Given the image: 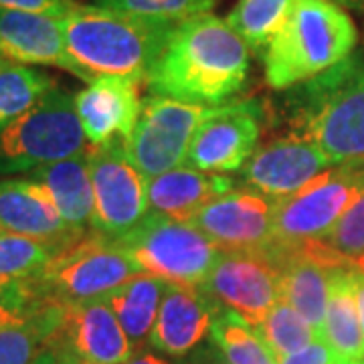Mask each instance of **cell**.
I'll list each match as a JSON object with an SVG mask.
<instances>
[{
  "mask_svg": "<svg viewBox=\"0 0 364 364\" xmlns=\"http://www.w3.org/2000/svg\"><path fill=\"white\" fill-rule=\"evenodd\" d=\"M328 251L338 255L340 259L346 263H356L364 257V184L360 193L352 200V205L344 215L340 217L338 223L332 227V231L320 239Z\"/></svg>",
  "mask_w": 364,
  "mask_h": 364,
  "instance_id": "cell-31",
  "label": "cell"
},
{
  "mask_svg": "<svg viewBox=\"0 0 364 364\" xmlns=\"http://www.w3.org/2000/svg\"><path fill=\"white\" fill-rule=\"evenodd\" d=\"M0 59H2V57H0Z\"/></svg>",
  "mask_w": 364,
  "mask_h": 364,
  "instance_id": "cell-44",
  "label": "cell"
},
{
  "mask_svg": "<svg viewBox=\"0 0 364 364\" xmlns=\"http://www.w3.org/2000/svg\"><path fill=\"white\" fill-rule=\"evenodd\" d=\"M352 265H340L332 273L326 306L322 340L336 354L338 364L364 363V328L354 296Z\"/></svg>",
  "mask_w": 364,
  "mask_h": 364,
  "instance_id": "cell-23",
  "label": "cell"
},
{
  "mask_svg": "<svg viewBox=\"0 0 364 364\" xmlns=\"http://www.w3.org/2000/svg\"><path fill=\"white\" fill-rule=\"evenodd\" d=\"M291 4L294 0H237L225 21L251 51L261 53L284 25Z\"/></svg>",
  "mask_w": 364,
  "mask_h": 364,
  "instance_id": "cell-25",
  "label": "cell"
},
{
  "mask_svg": "<svg viewBox=\"0 0 364 364\" xmlns=\"http://www.w3.org/2000/svg\"><path fill=\"white\" fill-rule=\"evenodd\" d=\"M360 178H363V184H364V166L360 168Z\"/></svg>",
  "mask_w": 364,
  "mask_h": 364,
  "instance_id": "cell-42",
  "label": "cell"
},
{
  "mask_svg": "<svg viewBox=\"0 0 364 364\" xmlns=\"http://www.w3.org/2000/svg\"><path fill=\"white\" fill-rule=\"evenodd\" d=\"M53 87H57L55 79L39 69L4 63L0 67V130L25 114Z\"/></svg>",
  "mask_w": 364,
  "mask_h": 364,
  "instance_id": "cell-27",
  "label": "cell"
},
{
  "mask_svg": "<svg viewBox=\"0 0 364 364\" xmlns=\"http://www.w3.org/2000/svg\"><path fill=\"white\" fill-rule=\"evenodd\" d=\"M166 286L168 284L164 279H158L148 273H138L130 282L105 296L134 352L144 350L150 344Z\"/></svg>",
  "mask_w": 364,
  "mask_h": 364,
  "instance_id": "cell-24",
  "label": "cell"
},
{
  "mask_svg": "<svg viewBox=\"0 0 364 364\" xmlns=\"http://www.w3.org/2000/svg\"><path fill=\"white\" fill-rule=\"evenodd\" d=\"M275 249L282 265L279 299L287 301L322 338L332 273L340 265H352L314 241L296 249Z\"/></svg>",
  "mask_w": 364,
  "mask_h": 364,
  "instance_id": "cell-15",
  "label": "cell"
},
{
  "mask_svg": "<svg viewBox=\"0 0 364 364\" xmlns=\"http://www.w3.org/2000/svg\"><path fill=\"white\" fill-rule=\"evenodd\" d=\"M124 364H168L162 356H158L150 350H136Z\"/></svg>",
  "mask_w": 364,
  "mask_h": 364,
  "instance_id": "cell-38",
  "label": "cell"
},
{
  "mask_svg": "<svg viewBox=\"0 0 364 364\" xmlns=\"http://www.w3.org/2000/svg\"><path fill=\"white\" fill-rule=\"evenodd\" d=\"M352 284H354V296H356V306L360 314V322L364 328V272L360 267H352Z\"/></svg>",
  "mask_w": 364,
  "mask_h": 364,
  "instance_id": "cell-36",
  "label": "cell"
},
{
  "mask_svg": "<svg viewBox=\"0 0 364 364\" xmlns=\"http://www.w3.org/2000/svg\"><path fill=\"white\" fill-rule=\"evenodd\" d=\"M116 241L140 272L178 286H200L223 253L191 223L158 213H148Z\"/></svg>",
  "mask_w": 364,
  "mask_h": 364,
  "instance_id": "cell-6",
  "label": "cell"
},
{
  "mask_svg": "<svg viewBox=\"0 0 364 364\" xmlns=\"http://www.w3.org/2000/svg\"><path fill=\"white\" fill-rule=\"evenodd\" d=\"M354 265H356V267H360V269H363V272H364V257H363V259H358V261H356V263H354Z\"/></svg>",
  "mask_w": 364,
  "mask_h": 364,
  "instance_id": "cell-41",
  "label": "cell"
},
{
  "mask_svg": "<svg viewBox=\"0 0 364 364\" xmlns=\"http://www.w3.org/2000/svg\"><path fill=\"white\" fill-rule=\"evenodd\" d=\"M247 75V43L227 21L207 13L174 26L146 85L160 97L221 105L241 91Z\"/></svg>",
  "mask_w": 364,
  "mask_h": 364,
  "instance_id": "cell-1",
  "label": "cell"
},
{
  "mask_svg": "<svg viewBox=\"0 0 364 364\" xmlns=\"http://www.w3.org/2000/svg\"><path fill=\"white\" fill-rule=\"evenodd\" d=\"M0 227L63 249L83 239L61 217L47 186L35 178L0 181Z\"/></svg>",
  "mask_w": 364,
  "mask_h": 364,
  "instance_id": "cell-19",
  "label": "cell"
},
{
  "mask_svg": "<svg viewBox=\"0 0 364 364\" xmlns=\"http://www.w3.org/2000/svg\"><path fill=\"white\" fill-rule=\"evenodd\" d=\"M291 95L296 134L310 138L332 166H364V59L352 53Z\"/></svg>",
  "mask_w": 364,
  "mask_h": 364,
  "instance_id": "cell-3",
  "label": "cell"
},
{
  "mask_svg": "<svg viewBox=\"0 0 364 364\" xmlns=\"http://www.w3.org/2000/svg\"><path fill=\"white\" fill-rule=\"evenodd\" d=\"M279 257L269 247L223 251L200 287L223 310H231L245 324L259 328L279 301Z\"/></svg>",
  "mask_w": 364,
  "mask_h": 364,
  "instance_id": "cell-11",
  "label": "cell"
},
{
  "mask_svg": "<svg viewBox=\"0 0 364 364\" xmlns=\"http://www.w3.org/2000/svg\"><path fill=\"white\" fill-rule=\"evenodd\" d=\"M334 2L340 4L342 9H350V11L364 14V0H334Z\"/></svg>",
  "mask_w": 364,
  "mask_h": 364,
  "instance_id": "cell-39",
  "label": "cell"
},
{
  "mask_svg": "<svg viewBox=\"0 0 364 364\" xmlns=\"http://www.w3.org/2000/svg\"><path fill=\"white\" fill-rule=\"evenodd\" d=\"M229 191H233L229 176L186 164L148 178V205L150 213L191 221L205 205Z\"/></svg>",
  "mask_w": 364,
  "mask_h": 364,
  "instance_id": "cell-21",
  "label": "cell"
},
{
  "mask_svg": "<svg viewBox=\"0 0 364 364\" xmlns=\"http://www.w3.org/2000/svg\"><path fill=\"white\" fill-rule=\"evenodd\" d=\"M277 364H338V358L324 340L316 338L301 350L277 358Z\"/></svg>",
  "mask_w": 364,
  "mask_h": 364,
  "instance_id": "cell-34",
  "label": "cell"
},
{
  "mask_svg": "<svg viewBox=\"0 0 364 364\" xmlns=\"http://www.w3.org/2000/svg\"><path fill=\"white\" fill-rule=\"evenodd\" d=\"M217 0H97V6L162 23H184L207 14Z\"/></svg>",
  "mask_w": 364,
  "mask_h": 364,
  "instance_id": "cell-30",
  "label": "cell"
},
{
  "mask_svg": "<svg viewBox=\"0 0 364 364\" xmlns=\"http://www.w3.org/2000/svg\"><path fill=\"white\" fill-rule=\"evenodd\" d=\"M208 338L231 364H277L259 334L231 310H223L213 320Z\"/></svg>",
  "mask_w": 364,
  "mask_h": 364,
  "instance_id": "cell-26",
  "label": "cell"
},
{
  "mask_svg": "<svg viewBox=\"0 0 364 364\" xmlns=\"http://www.w3.org/2000/svg\"><path fill=\"white\" fill-rule=\"evenodd\" d=\"M215 107L152 95L142 104L138 124L126 140L132 162L146 178L182 166L196 130Z\"/></svg>",
  "mask_w": 364,
  "mask_h": 364,
  "instance_id": "cell-9",
  "label": "cell"
},
{
  "mask_svg": "<svg viewBox=\"0 0 364 364\" xmlns=\"http://www.w3.org/2000/svg\"><path fill=\"white\" fill-rule=\"evenodd\" d=\"M61 251L65 249L0 227V275L4 277L35 279Z\"/></svg>",
  "mask_w": 364,
  "mask_h": 364,
  "instance_id": "cell-28",
  "label": "cell"
},
{
  "mask_svg": "<svg viewBox=\"0 0 364 364\" xmlns=\"http://www.w3.org/2000/svg\"><path fill=\"white\" fill-rule=\"evenodd\" d=\"M4 63H9V61H4V59H0V67L4 65Z\"/></svg>",
  "mask_w": 364,
  "mask_h": 364,
  "instance_id": "cell-43",
  "label": "cell"
},
{
  "mask_svg": "<svg viewBox=\"0 0 364 364\" xmlns=\"http://www.w3.org/2000/svg\"><path fill=\"white\" fill-rule=\"evenodd\" d=\"M363 364H364V363H363Z\"/></svg>",
  "mask_w": 364,
  "mask_h": 364,
  "instance_id": "cell-45",
  "label": "cell"
},
{
  "mask_svg": "<svg viewBox=\"0 0 364 364\" xmlns=\"http://www.w3.org/2000/svg\"><path fill=\"white\" fill-rule=\"evenodd\" d=\"M223 308L200 286L168 284L150 346L170 358H184L200 346Z\"/></svg>",
  "mask_w": 364,
  "mask_h": 364,
  "instance_id": "cell-18",
  "label": "cell"
},
{
  "mask_svg": "<svg viewBox=\"0 0 364 364\" xmlns=\"http://www.w3.org/2000/svg\"><path fill=\"white\" fill-rule=\"evenodd\" d=\"M79 2L75 0H0L2 11H18V13L47 14L55 18H63L75 11Z\"/></svg>",
  "mask_w": 364,
  "mask_h": 364,
  "instance_id": "cell-32",
  "label": "cell"
},
{
  "mask_svg": "<svg viewBox=\"0 0 364 364\" xmlns=\"http://www.w3.org/2000/svg\"><path fill=\"white\" fill-rule=\"evenodd\" d=\"M87 154L95 196L91 233L122 239L150 213L148 178L132 162L122 140L90 146Z\"/></svg>",
  "mask_w": 364,
  "mask_h": 364,
  "instance_id": "cell-10",
  "label": "cell"
},
{
  "mask_svg": "<svg viewBox=\"0 0 364 364\" xmlns=\"http://www.w3.org/2000/svg\"><path fill=\"white\" fill-rule=\"evenodd\" d=\"M363 188L360 168L334 166L291 195L273 198V245L296 249L324 239Z\"/></svg>",
  "mask_w": 364,
  "mask_h": 364,
  "instance_id": "cell-8",
  "label": "cell"
},
{
  "mask_svg": "<svg viewBox=\"0 0 364 364\" xmlns=\"http://www.w3.org/2000/svg\"><path fill=\"white\" fill-rule=\"evenodd\" d=\"M259 119V102L217 105L196 130L186 164L219 174L241 170L257 148Z\"/></svg>",
  "mask_w": 364,
  "mask_h": 364,
  "instance_id": "cell-12",
  "label": "cell"
},
{
  "mask_svg": "<svg viewBox=\"0 0 364 364\" xmlns=\"http://www.w3.org/2000/svg\"><path fill=\"white\" fill-rule=\"evenodd\" d=\"M51 348L55 350V354H57V358H59V363L61 364H93L90 363V360H85V358L77 356L75 352L69 350V348L63 346V344H53Z\"/></svg>",
  "mask_w": 364,
  "mask_h": 364,
  "instance_id": "cell-37",
  "label": "cell"
},
{
  "mask_svg": "<svg viewBox=\"0 0 364 364\" xmlns=\"http://www.w3.org/2000/svg\"><path fill=\"white\" fill-rule=\"evenodd\" d=\"M356 41L354 21L334 0H294L263 51L265 81L272 90L301 85L348 59Z\"/></svg>",
  "mask_w": 364,
  "mask_h": 364,
  "instance_id": "cell-4",
  "label": "cell"
},
{
  "mask_svg": "<svg viewBox=\"0 0 364 364\" xmlns=\"http://www.w3.org/2000/svg\"><path fill=\"white\" fill-rule=\"evenodd\" d=\"M273 198L253 188L229 191L200 208L193 227L221 251H255L273 245Z\"/></svg>",
  "mask_w": 364,
  "mask_h": 364,
  "instance_id": "cell-13",
  "label": "cell"
},
{
  "mask_svg": "<svg viewBox=\"0 0 364 364\" xmlns=\"http://www.w3.org/2000/svg\"><path fill=\"white\" fill-rule=\"evenodd\" d=\"M39 299L31 279H14L0 275V310L2 308H28Z\"/></svg>",
  "mask_w": 364,
  "mask_h": 364,
  "instance_id": "cell-33",
  "label": "cell"
},
{
  "mask_svg": "<svg viewBox=\"0 0 364 364\" xmlns=\"http://www.w3.org/2000/svg\"><path fill=\"white\" fill-rule=\"evenodd\" d=\"M0 57L16 65L57 67L91 83L87 71L67 51L61 18L0 9Z\"/></svg>",
  "mask_w": 364,
  "mask_h": 364,
  "instance_id": "cell-16",
  "label": "cell"
},
{
  "mask_svg": "<svg viewBox=\"0 0 364 364\" xmlns=\"http://www.w3.org/2000/svg\"><path fill=\"white\" fill-rule=\"evenodd\" d=\"M140 81L100 75L75 93L79 119L91 146L126 142L142 112Z\"/></svg>",
  "mask_w": 364,
  "mask_h": 364,
  "instance_id": "cell-17",
  "label": "cell"
},
{
  "mask_svg": "<svg viewBox=\"0 0 364 364\" xmlns=\"http://www.w3.org/2000/svg\"><path fill=\"white\" fill-rule=\"evenodd\" d=\"M174 23L79 4L61 18L67 51L91 77L114 75L146 83Z\"/></svg>",
  "mask_w": 364,
  "mask_h": 364,
  "instance_id": "cell-2",
  "label": "cell"
},
{
  "mask_svg": "<svg viewBox=\"0 0 364 364\" xmlns=\"http://www.w3.org/2000/svg\"><path fill=\"white\" fill-rule=\"evenodd\" d=\"M181 364H231L227 360V356L223 354L213 342L198 346L196 350L191 354H186L184 358H181Z\"/></svg>",
  "mask_w": 364,
  "mask_h": 364,
  "instance_id": "cell-35",
  "label": "cell"
},
{
  "mask_svg": "<svg viewBox=\"0 0 364 364\" xmlns=\"http://www.w3.org/2000/svg\"><path fill=\"white\" fill-rule=\"evenodd\" d=\"M28 176L47 186L61 217L75 233L81 237L91 233L95 196L87 150L77 156L31 170Z\"/></svg>",
  "mask_w": 364,
  "mask_h": 364,
  "instance_id": "cell-22",
  "label": "cell"
},
{
  "mask_svg": "<svg viewBox=\"0 0 364 364\" xmlns=\"http://www.w3.org/2000/svg\"><path fill=\"white\" fill-rule=\"evenodd\" d=\"M275 358L301 350L318 338L316 330L287 301L279 299L259 328H253Z\"/></svg>",
  "mask_w": 364,
  "mask_h": 364,
  "instance_id": "cell-29",
  "label": "cell"
},
{
  "mask_svg": "<svg viewBox=\"0 0 364 364\" xmlns=\"http://www.w3.org/2000/svg\"><path fill=\"white\" fill-rule=\"evenodd\" d=\"M35 364H61V363H59V358H57L55 350H53V348H47V350L41 354L39 360H37Z\"/></svg>",
  "mask_w": 364,
  "mask_h": 364,
  "instance_id": "cell-40",
  "label": "cell"
},
{
  "mask_svg": "<svg viewBox=\"0 0 364 364\" xmlns=\"http://www.w3.org/2000/svg\"><path fill=\"white\" fill-rule=\"evenodd\" d=\"M87 150L75 95L53 87L0 130V176L21 174Z\"/></svg>",
  "mask_w": 364,
  "mask_h": 364,
  "instance_id": "cell-5",
  "label": "cell"
},
{
  "mask_svg": "<svg viewBox=\"0 0 364 364\" xmlns=\"http://www.w3.org/2000/svg\"><path fill=\"white\" fill-rule=\"evenodd\" d=\"M330 166V158L310 138L291 132L255 148L241 168V178L261 195L282 198L296 193Z\"/></svg>",
  "mask_w": 364,
  "mask_h": 364,
  "instance_id": "cell-14",
  "label": "cell"
},
{
  "mask_svg": "<svg viewBox=\"0 0 364 364\" xmlns=\"http://www.w3.org/2000/svg\"><path fill=\"white\" fill-rule=\"evenodd\" d=\"M63 306V324L53 344H63L93 364H124L134 354L130 340L107 299Z\"/></svg>",
  "mask_w": 364,
  "mask_h": 364,
  "instance_id": "cell-20",
  "label": "cell"
},
{
  "mask_svg": "<svg viewBox=\"0 0 364 364\" xmlns=\"http://www.w3.org/2000/svg\"><path fill=\"white\" fill-rule=\"evenodd\" d=\"M138 273L142 272L116 239L87 233L61 251L31 282L39 298L79 304L109 296Z\"/></svg>",
  "mask_w": 364,
  "mask_h": 364,
  "instance_id": "cell-7",
  "label": "cell"
}]
</instances>
